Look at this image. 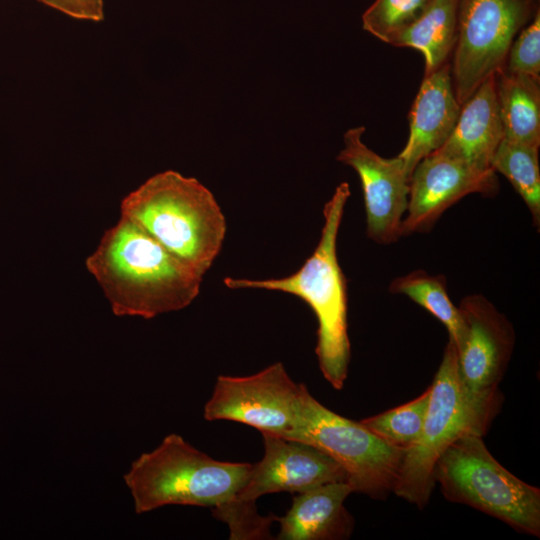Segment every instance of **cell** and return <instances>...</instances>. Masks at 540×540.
I'll return each instance as SVG.
<instances>
[{"mask_svg":"<svg viewBox=\"0 0 540 540\" xmlns=\"http://www.w3.org/2000/svg\"><path fill=\"white\" fill-rule=\"evenodd\" d=\"M539 147L502 138L492 158L494 172L504 175L521 196L535 225L540 223Z\"/></svg>","mask_w":540,"mask_h":540,"instance_id":"cell-20","label":"cell"},{"mask_svg":"<svg viewBox=\"0 0 540 540\" xmlns=\"http://www.w3.org/2000/svg\"><path fill=\"white\" fill-rule=\"evenodd\" d=\"M460 110L461 105L453 88L450 62L424 75L408 115L409 137L398 155L410 177L424 157L446 142L456 125Z\"/></svg>","mask_w":540,"mask_h":540,"instance_id":"cell-14","label":"cell"},{"mask_svg":"<svg viewBox=\"0 0 540 540\" xmlns=\"http://www.w3.org/2000/svg\"><path fill=\"white\" fill-rule=\"evenodd\" d=\"M350 196L347 182L340 183L324 205V224L313 253L293 274L282 278L226 277L230 289H262L297 296L314 312L317 322L316 355L324 378L341 390L351 355L347 324V285L337 256V237Z\"/></svg>","mask_w":540,"mask_h":540,"instance_id":"cell-2","label":"cell"},{"mask_svg":"<svg viewBox=\"0 0 540 540\" xmlns=\"http://www.w3.org/2000/svg\"><path fill=\"white\" fill-rule=\"evenodd\" d=\"M435 483L449 501L471 506L512 528L540 536V490L517 478L487 449L482 436L467 433L440 456Z\"/></svg>","mask_w":540,"mask_h":540,"instance_id":"cell-5","label":"cell"},{"mask_svg":"<svg viewBox=\"0 0 540 540\" xmlns=\"http://www.w3.org/2000/svg\"><path fill=\"white\" fill-rule=\"evenodd\" d=\"M496 172L481 171L437 151L414 168L401 235L424 232L453 204L472 193L495 195Z\"/></svg>","mask_w":540,"mask_h":540,"instance_id":"cell-13","label":"cell"},{"mask_svg":"<svg viewBox=\"0 0 540 540\" xmlns=\"http://www.w3.org/2000/svg\"><path fill=\"white\" fill-rule=\"evenodd\" d=\"M393 294H401L423 307L446 327L449 339L458 350L465 339L466 326L459 307L450 299L446 279L416 270L395 278L389 286Z\"/></svg>","mask_w":540,"mask_h":540,"instance_id":"cell-19","label":"cell"},{"mask_svg":"<svg viewBox=\"0 0 540 540\" xmlns=\"http://www.w3.org/2000/svg\"><path fill=\"white\" fill-rule=\"evenodd\" d=\"M432 0H375L362 15V27L388 44L416 22Z\"/></svg>","mask_w":540,"mask_h":540,"instance_id":"cell-22","label":"cell"},{"mask_svg":"<svg viewBox=\"0 0 540 540\" xmlns=\"http://www.w3.org/2000/svg\"><path fill=\"white\" fill-rule=\"evenodd\" d=\"M252 465L213 459L171 433L135 459L123 478L136 514L167 505L215 508L234 498Z\"/></svg>","mask_w":540,"mask_h":540,"instance_id":"cell-4","label":"cell"},{"mask_svg":"<svg viewBox=\"0 0 540 540\" xmlns=\"http://www.w3.org/2000/svg\"><path fill=\"white\" fill-rule=\"evenodd\" d=\"M67 16L79 20L100 22L104 19L103 0H38Z\"/></svg>","mask_w":540,"mask_h":540,"instance_id":"cell-25","label":"cell"},{"mask_svg":"<svg viewBox=\"0 0 540 540\" xmlns=\"http://www.w3.org/2000/svg\"><path fill=\"white\" fill-rule=\"evenodd\" d=\"M365 127L347 130L337 160L359 176L366 213V233L378 244H390L401 235L406 213L410 176L401 159L384 158L362 141Z\"/></svg>","mask_w":540,"mask_h":540,"instance_id":"cell-11","label":"cell"},{"mask_svg":"<svg viewBox=\"0 0 540 540\" xmlns=\"http://www.w3.org/2000/svg\"><path fill=\"white\" fill-rule=\"evenodd\" d=\"M121 216L203 276L226 234L224 214L211 191L173 170L153 175L124 197Z\"/></svg>","mask_w":540,"mask_h":540,"instance_id":"cell-3","label":"cell"},{"mask_svg":"<svg viewBox=\"0 0 540 540\" xmlns=\"http://www.w3.org/2000/svg\"><path fill=\"white\" fill-rule=\"evenodd\" d=\"M488 428L468 401L459 377L457 350L449 339L430 386L420 436L405 450L392 492L423 508L435 487L434 470L443 452L462 435L483 436Z\"/></svg>","mask_w":540,"mask_h":540,"instance_id":"cell-6","label":"cell"},{"mask_svg":"<svg viewBox=\"0 0 540 540\" xmlns=\"http://www.w3.org/2000/svg\"><path fill=\"white\" fill-rule=\"evenodd\" d=\"M466 334L457 350L461 384L479 416L490 425L500 407L498 386L514 346L511 323L480 294L468 295L459 305Z\"/></svg>","mask_w":540,"mask_h":540,"instance_id":"cell-10","label":"cell"},{"mask_svg":"<svg viewBox=\"0 0 540 540\" xmlns=\"http://www.w3.org/2000/svg\"><path fill=\"white\" fill-rule=\"evenodd\" d=\"M430 398V387L417 398L364 418L360 423L387 443L406 450L419 438Z\"/></svg>","mask_w":540,"mask_h":540,"instance_id":"cell-21","label":"cell"},{"mask_svg":"<svg viewBox=\"0 0 540 540\" xmlns=\"http://www.w3.org/2000/svg\"><path fill=\"white\" fill-rule=\"evenodd\" d=\"M459 0H432L423 15L388 44L422 53L424 75L450 62L457 41Z\"/></svg>","mask_w":540,"mask_h":540,"instance_id":"cell-18","label":"cell"},{"mask_svg":"<svg viewBox=\"0 0 540 540\" xmlns=\"http://www.w3.org/2000/svg\"><path fill=\"white\" fill-rule=\"evenodd\" d=\"M85 265L116 316L151 319L182 310L198 296L203 279L122 216L105 231Z\"/></svg>","mask_w":540,"mask_h":540,"instance_id":"cell-1","label":"cell"},{"mask_svg":"<svg viewBox=\"0 0 540 540\" xmlns=\"http://www.w3.org/2000/svg\"><path fill=\"white\" fill-rule=\"evenodd\" d=\"M284 438L308 443L345 471L353 492L383 499L393 491L405 450L379 438L360 422L316 400L306 388L295 429Z\"/></svg>","mask_w":540,"mask_h":540,"instance_id":"cell-7","label":"cell"},{"mask_svg":"<svg viewBox=\"0 0 540 540\" xmlns=\"http://www.w3.org/2000/svg\"><path fill=\"white\" fill-rule=\"evenodd\" d=\"M212 512L216 519L227 524L231 540L269 539L271 526L277 520L274 515H260L257 508L230 503L212 508Z\"/></svg>","mask_w":540,"mask_h":540,"instance_id":"cell-23","label":"cell"},{"mask_svg":"<svg viewBox=\"0 0 540 540\" xmlns=\"http://www.w3.org/2000/svg\"><path fill=\"white\" fill-rule=\"evenodd\" d=\"M540 0H459L451 75L460 105L505 66L512 42L540 10Z\"/></svg>","mask_w":540,"mask_h":540,"instance_id":"cell-8","label":"cell"},{"mask_svg":"<svg viewBox=\"0 0 540 540\" xmlns=\"http://www.w3.org/2000/svg\"><path fill=\"white\" fill-rule=\"evenodd\" d=\"M504 69L540 79V10L512 42Z\"/></svg>","mask_w":540,"mask_h":540,"instance_id":"cell-24","label":"cell"},{"mask_svg":"<svg viewBox=\"0 0 540 540\" xmlns=\"http://www.w3.org/2000/svg\"><path fill=\"white\" fill-rule=\"evenodd\" d=\"M353 492L346 481L296 493L287 513L277 517L279 540H330L350 536L353 519L344 502Z\"/></svg>","mask_w":540,"mask_h":540,"instance_id":"cell-16","label":"cell"},{"mask_svg":"<svg viewBox=\"0 0 540 540\" xmlns=\"http://www.w3.org/2000/svg\"><path fill=\"white\" fill-rule=\"evenodd\" d=\"M306 388L289 376L281 362L249 376L220 375L203 416L207 421H234L287 437L298 423Z\"/></svg>","mask_w":540,"mask_h":540,"instance_id":"cell-9","label":"cell"},{"mask_svg":"<svg viewBox=\"0 0 540 540\" xmlns=\"http://www.w3.org/2000/svg\"><path fill=\"white\" fill-rule=\"evenodd\" d=\"M261 434L264 455L252 465L245 485L228 502L256 508L257 499L267 494L300 493L327 483L347 482L343 468L320 449L302 441Z\"/></svg>","mask_w":540,"mask_h":540,"instance_id":"cell-12","label":"cell"},{"mask_svg":"<svg viewBox=\"0 0 540 540\" xmlns=\"http://www.w3.org/2000/svg\"><path fill=\"white\" fill-rule=\"evenodd\" d=\"M503 138L495 74L461 105L456 125L437 152L481 171H494L492 158Z\"/></svg>","mask_w":540,"mask_h":540,"instance_id":"cell-15","label":"cell"},{"mask_svg":"<svg viewBox=\"0 0 540 540\" xmlns=\"http://www.w3.org/2000/svg\"><path fill=\"white\" fill-rule=\"evenodd\" d=\"M494 74L503 138L539 147L540 79L504 67Z\"/></svg>","mask_w":540,"mask_h":540,"instance_id":"cell-17","label":"cell"}]
</instances>
